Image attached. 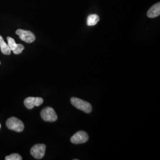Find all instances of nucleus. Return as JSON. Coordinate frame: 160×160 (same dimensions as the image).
Listing matches in <instances>:
<instances>
[{"label": "nucleus", "instance_id": "1", "mask_svg": "<svg viewBox=\"0 0 160 160\" xmlns=\"http://www.w3.org/2000/svg\"><path fill=\"white\" fill-rule=\"evenodd\" d=\"M71 103L77 109H80L86 113H90L92 111L91 104L77 97H72L71 98Z\"/></svg>", "mask_w": 160, "mask_h": 160}, {"label": "nucleus", "instance_id": "6", "mask_svg": "<svg viewBox=\"0 0 160 160\" xmlns=\"http://www.w3.org/2000/svg\"><path fill=\"white\" fill-rule=\"evenodd\" d=\"M88 139L89 137L87 132L84 131H79L75 133L74 135L71 138V142L74 144L84 143L88 141Z\"/></svg>", "mask_w": 160, "mask_h": 160}, {"label": "nucleus", "instance_id": "10", "mask_svg": "<svg viewBox=\"0 0 160 160\" xmlns=\"http://www.w3.org/2000/svg\"><path fill=\"white\" fill-rule=\"evenodd\" d=\"M0 48L1 52L7 55H9L11 54L12 51L8 46V43H6L5 41L3 39L2 37L0 35Z\"/></svg>", "mask_w": 160, "mask_h": 160}, {"label": "nucleus", "instance_id": "11", "mask_svg": "<svg viewBox=\"0 0 160 160\" xmlns=\"http://www.w3.org/2000/svg\"><path fill=\"white\" fill-rule=\"evenodd\" d=\"M100 20L99 16L97 14H90L87 18V25L88 26H94L97 24Z\"/></svg>", "mask_w": 160, "mask_h": 160}, {"label": "nucleus", "instance_id": "5", "mask_svg": "<svg viewBox=\"0 0 160 160\" xmlns=\"http://www.w3.org/2000/svg\"><path fill=\"white\" fill-rule=\"evenodd\" d=\"M16 33L19 36V38L21 40H23L28 43H33L36 39V37L34 34L32 32L29 30L18 29L16 30Z\"/></svg>", "mask_w": 160, "mask_h": 160}, {"label": "nucleus", "instance_id": "7", "mask_svg": "<svg viewBox=\"0 0 160 160\" xmlns=\"http://www.w3.org/2000/svg\"><path fill=\"white\" fill-rule=\"evenodd\" d=\"M43 103V99L41 97H28L24 101L25 106L28 109H32L34 106L38 107Z\"/></svg>", "mask_w": 160, "mask_h": 160}, {"label": "nucleus", "instance_id": "8", "mask_svg": "<svg viewBox=\"0 0 160 160\" xmlns=\"http://www.w3.org/2000/svg\"><path fill=\"white\" fill-rule=\"evenodd\" d=\"M7 39L8 41V45L10 47L12 51L16 55L20 54L24 49V47L22 44H17L14 39L11 37H7Z\"/></svg>", "mask_w": 160, "mask_h": 160}, {"label": "nucleus", "instance_id": "14", "mask_svg": "<svg viewBox=\"0 0 160 160\" xmlns=\"http://www.w3.org/2000/svg\"><path fill=\"white\" fill-rule=\"evenodd\" d=\"M0 64H1V62H0Z\"/></svg>", "mask_w": 160, "mask_h": 160}, {"label": "nucleus", "instance_id": "12", "mask_svg": "<svg viewBox=\"0 0 160 160\" xmlns=\"http://www.w3.org/2000/svg\"><path fill=\"white\" fill-rule=\"evenodd\" d=\"M5 159L6 160H22V157L18 154L14 153V154H12L10 155L7 156L6 157Z\"/></svg>", "mask_w": 160, "mask_h": 160}, {"label": "nucleus", "instance_id": "9", "mask_svg": "<svg viewBox=\"0 0 160 160\" xmlns=\"http://www.w3.org/2000/svg\"><path fill=\"white\" fill-rule=\"evenodd\" d=\"M160 15V3L158 2L152 6L147 12V16L149 18H155Z\"/></svg>", "mask_w": 160, "mask_h": 160}, {"label": "nucleus", "instance_id": "2", "mask_svg": "<svg viewBox=\"0 0 160 160\" xmlns=\"http://www.w3.org/2000/svg\"><path fill=\"white\" fill-rule=\"evenodd\" d=\"M6 126L9 129L17 132H22L24 128L23 122L15 117L10 118L7 120Z\"/></svg>", "mask_w": 160, "mask_h": 160}, {"label": "nucleus", "instance_id": "4", "mask_svg": "<svg viewBox=\"0 0 160 160\" xmlns=\"http://www.w3.org/2000/svg\"><path fill=\"white\" fill-rule=\"evenodd\" d=\"M46 145L45 144H36L31 148L30 154L34 158L40 160L42 159L45 154Z\"/></svg>", "mask_w": 160, "mask_h": 160}, {"label": "nucleus", "instance_id": "3", "mask_svg": "<svg viewBox=\"0 0 160 160\" xmlns=\"http://www.w3.org/2000/svg\"><path fill=\"white\" fill-rule=\"evenodd\" d=\"M40 114L42 119L44 121L53 122L57 120V114L54 109L51 107H46L42 109Z\"/></svg>", "mask_w": 160, "mask_h": 160}, {"label": "nucleus", "instance_id": "13", "mask_svg": "<svg viewBox=\"0 0 160 160\" xmlns=\"http://www.w3.org/2000/svg\"><path fill=\"white\" fill-rule=\"evenodd\" d=\"M1 124H0V129H1Z\"/></svg>", "mask_w": 160, "mask_h": 160}]
</instances>
